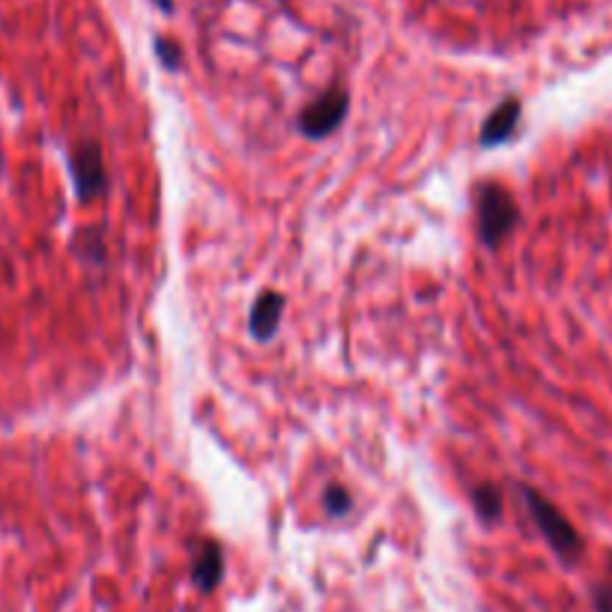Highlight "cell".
<instances>
[{
  "instance_id": "obj_11",
  "label": "cell",
  "mask_w": 612,
  "mask_h": 612,
  "mask_svg": "<svg viewBox=\"0 0 612 612\" xmlns=\"http://www.w3.org/2000/svg\"><path fill=\"white\" fill-rule=\"evenodd\" d=\"M592 604L595 612H612V586L610 583H598L592 589Z\"/></svg>"
},
{
  "instance_id": "obj_1",
  "label": "cell",
  "mask_w": 612,
  "mask_h": 612,
  "mask_svg": "<svg viewBox=\"0 0 612 612\" xmlns=\"http://www.w3.org/2000/svg\"><path fill=\"white\" fill-rule=\"evenodd\" d=\"M472 204H475V218H478V239L487 248H499L508 239V233L520 224L517 201L499 183H490V180L478 183L472 192Z\"/></svg>"
},
{
  "instance_id": "obj_3",
  "label": "cell",
  "mask_w": 612,
  "mask_h": 612,
  "mask_svg": "<svg viewBox=\"0 0 612 612\" xmlns=\"http://www.w3.org/2000/svg\"><path fill=\"white\" fill-rule=\"evenodd\" d=\"M69 177L75 186V198L81 204H90L105 195L108 189V174H105V159L99 141H78L69 153Z\"/></svg>"
},
{
  "instance_id": "obj_4",
  "label": "cell",
  "mask_w": 612,
  "mask_h": 612,
  "mask_svg": "<svg viewBox=\"0 0 612 612\" xmlns=\"http://www.w3.org/2000/svg\"><path fill=\"white\" fill-rule=\"evenodd\" d=\"M350 111V96L341 87H329L326 93H320L314 102H308L299 114V132L311 141H323L329 138Z\"/></svg>"
},
{
  "instance_id": "obj_7",
  "label": "cell",
  "mask_w": 612,
  "mask_h": 612,
  "mask_svg": "<svg viewBox=\"0 0 612 612\" xmlns=\"http://www.w3.org/2000/svg\"><path fill=\"white\" fill-rule=\"evenodd\" d=\"M224 577V550L218 541H204L192 562V583L201 592H215Z\"/></svg>"
},
{
  "instance_id": "obj_2",
  "label": "cell",
  "mask_w": 612,
  "mask_h": 612,
  "mask_svg": "<svg viewBox=\"0 0 612 612\" xmlns=\"http://www.w3.org/2000/svg\"><path fill=\"white\" fill-rule=\"evenodd\" d=\"M520 496H523V502H526V508H529V517H532V523L538 526V532L547 538V544L553 547V553L562 559V562H577L580 556H583V538H580V532L571 526V520L547 499V496H541L538 490H532V487H520Z\"/></svg>"
},
{
  "instance_id": "obj_5",
  "label": "cell",
  "mask_w": 612,
  "mask_h": 612,
  "mask_svg": "<svg viewBox=\"0 0 612 612\" xmlns=\"http://www.w3.org/2000/svg\"><path fill=\"white\" fill-rule=\"evenodd\" d=\"M281 314H284V296L275 290H263L251 305V317H248L251 335L257 341H272L281 326Z\"/></svg>"
},
{
  "instance_id": "obj_6",
  "label": "cell",
  "mask_w": 612,
  "mask_h": 612,
  "mask_svg": "<svg viewBox=\"0 0 612 612\" xmlns=\"http://www.w3.org/2000/svg\"><path fill=\"white\" fill-rule=\"evenodd\" d=\"M517 123H520V99L517 96H508L505 102H499L490 117L484 120L481 126V147H499L505 144L514 132H517Z\"/></svg>"
},
{
  "instance_id": "obj_9",
  "label": "cell",
  "mask_w": 612,
  "mask_h": 612,
  "mask_svg": "<svg viewBox=\"0 0 612 612\" xmlns=\"http://www.w3.org/2000/svg\"><path fill=\"white\" fill-rule=\"evenodd\" d=\"M323 502H326V511H329L332 517H347V514L353 511V496H350V490L341 487V484H329L326 493H323Z\"/></svg>"
},
{
  "instance_id": "obj_8",
  "label": "cell",
  "mask_w": 612,
  "mask_h": 612,
  "mask_svg": "<svg viewBox=\"0 0 612 612\" xmlns=\"http://www.w3.org/2000/svg\"><path fill=\"white\" fill-rule=\"evenodd\" d=\"M472 505H475V514L484 520V523H496L502 517V508H505V499H502V490L496 484H478L472 490Z\"/></svg>"
},
{
  "instance_id": "obj_10",
  "label": "cell",
  "mask_w": 612,
  "mask_h": 612,
  "mask_svg": "<svg viewBox=\"0 0 612 612\" xmlns=\"http://www.w3.org/2000/svg\"><path fill=\"white\" fill-rule=\"evenodd\" d=\"M156 54H159V60L171 69V72H177L180 69V63H183V51H180V45L177 42H171V39H156Z\"/></svg>"
},
{
  "instance_id": "obj_12",
  "label": "cell",
  "mask_w": 612,
  "mask_h": 612,
  "mask_svg": "<svg viewBox=\"0 0 612 612\" xmlns=\"http://www.w3.org/2000/svg\"><path fill=\"white\" fill-rule=\"evenodd\" d=\"M153 3H156L159 9H165V12H171V9H174V0H153Z\"/></svg>"
}]
</instances>
